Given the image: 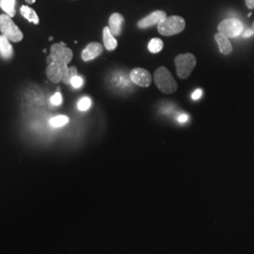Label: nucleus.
Listing matches in <instances>:
<instances>
[{"label": "nucleus", "instance_id": "1", "mask_svg": "<svg viewBox=\"0 0 254 254\" xmlns=\"http://www.w3.org/2000/svg\"><path fill=\"white\" fill-rule=\"evenodd\" d=\"M154 80L156 87L166 94H172L177 91L178 86L173 74L166 68L159 67L154 74Z\"/></svg>", "mask_w": 254, "mask_h": 254}, {"label": "nucleus", "instance_id": "2", "mask_svg": "<svg viewBox=\"0 0 254 254\" xmlns=\"http://www.w3.org/2000/svg\"><path fill=\"white\" fill-rule=\"evenodd\" d=\"M186 27V21L181 16L173 15L162 20L157 25V30L159 34L163 36H173L181 33Z\"/></svg>", "mask_w": 254, "mask_h": 254}, {"label": "nucleus", "instance_id": "3", "mask_svg": "<svg viewBox=\"0 0 254 254\" xmlns=\"http://www.w3.org/2000/svg\"><path fill=\"white\" fill-rule=\"evenodd\" d=\"M0 32L13 43H19L24 38L23 32L7 14H0Z\"/></svg>", "mask_w": 254, "mask_h": 254}, {"label": "nucleus", "instance_id": "4", "mask_svg": "<svg viewBox=\"0 0 254 254\" xmlns=\"http://www.w3.org/2000/svg\"><path fill=\"white\" fill-rule=\"evenodd\" d=\"M196 64H197V61L194 55L190 53L178 55L175 58V66H176L177 75L181 79H187L188 77H190Z\"/></svg>", "mask_w": 254, "mask_h": 254}, {"label": "nucleus", "instance_id": "5", "mask_svg": "<svg viewBox=\"0 0 254 254\" xmlns=\"http://www.w3.org/2000/svg\"><path fill=\"white\" fill-rule=\"evenodd\" d=\"M50 51L51 53L46 59V63L48 64L53 62H58L68 65L73 60V51L70 48L66 47L64 43L52 45Z\"/></svg>", "mask_w": 254, "mask_h": 254}, {"label": "nucleus", "instance_id": "6", "mask_svg": "<svg viewBox=\"0 0 254 254\" xmlns=\"http://www.w3.org/2000/svg\"><path fill=\"white\" fill-rule=\"evenodd\" d=\"M218 29L219 33L227 38H236L243 32L244 25L238 19L228 18L219 23Z\"/></svg>", "mask_w": 254, "mask_h": 254}, {"label": "nucleus", "instance_id": "7", "mask_svg": "<svg viewBox=\"0 0 254 254\" xmlns=\"http://www.w3.org/2000/svg\"><path fill=\"white\" fill-rule=\"evenodd\" d=\"M68 65L63 64V63H58V62H53L51 64H48L46 68V75L48 79L52 83H60L63 81L64 74L68 70Z\"/></svg>", "mask_w": 254, "mask_h": 254}, {"label": "nucleus", "instance_id": "8", "mask_svg": "<svg viewBox=\"0 0 254 254\" xmlns=\"http://www.w3.org/2000/svg\"><path fill=\"white\" fill-rule=\"evenodd\" d=\"M130 79L141 88H148L152 83V75L145 69L135 68L130 72Z\"/></svg>", "mask_w": 254, "mask_h": 254}, {"label": "nucleus", "instance_id": "9", "mask_svg": "<svg viewBox=\"0 0 254 254\" xmlns=\"http://www.w3.org/2000/svg\"><path fill=\"white\" fill-rule=\"evenodd\" d=\"M167 17V14L164 10H154V12L150 13L144 18L139 20L137 22V27L139 28H148V27L157 26L162 20Z\"/></svg>", "mask_w": 254, "mask_h": 254}, {"label": "nucleus", "instance_id": "10", "mask_svg": "<svg viewBox=\"0 0 254 254\" xmlns=\"http://www.w3.org/2000/svg\"><path fill=\"white\" fill-rule=\"evenodd\" d=\"M103 53V46L99 43H91L82 51L81 58L84 62H91Z\"/></svg>", "mask_w": 254, "mask_h": 254}, {"label": "nucleus", "instance_id": "11", "mask_svg": "<svg viewBox=\"0 0 254 254\" xmlns=\"http://www.w3.org/2000/svg\"><path fill=\"white\" fill-rule=\"evenodd\" d=\"M124 22H125V18L122 14H120L118 12L111 14L109 20V27L113 36H120Z\"/></svg>", "mask_w": 254, "mask_h": 254}, {"label": "nucleus", "instance_id": "12", "mask_svg": "<svg viewBox=\"0 0 254 254\" xmlns=\"http://www.w3.org/2000/svg\"><path fill=\"white\" fill-rule=\"evenodd\" d=\"M215 40L218 44V47H219V51L223 55H229L232 53L233 51V46L231 42L229 41V38L224 36L221 33H217L215 35Z\"/></svg>", "mask_w": 254, "mask_h": 254}, {"label": "nucleus", "instance_id": "13", "mask_svg": "<svg viewBox=\"0 0 254 254\" xmlns=\"http://www.w3.org/2000/svg\"><path fill=\"white\" fill-rule=\"evenodd\" d=\"M9 42L7 37L0 35V55L5 60H9L13 55V49Z\"/></svg>", "mask_w": 254, "mask_h": 254}, {"label": "nucleus", "instance_id": "14", "mask_svg": "<svg viewBox=\"0 0 254 254\" xmlns=\"http://www.w3.org/2000/svg\"><path fill=\"white\" fill-rule=\"evenodd\" d=\"M103 41H104V46L106 47L107 50L109 51H113L117 48L118 43L117 40L112 35L110 32V29L109 27H104L103 30Z\"/></svg>", "mask_w": 254, "mask_h": 254}, {"label": "nucleus", "instance_id": "15", "mask_svg": "<svg viewBox=\"0 0 254 254\" xmlns=\"http://www.w3.org/2000/svg\"><path fill=\"white\" fill-rule=\"evenodd\" d=\"M20 12H21V15L24 18L27 19L28 22L33 23L35 25H39L40 19H39V16L37 14L36 11L32 9V8H30L28 6H22L21 9H20Z\"/></svg>", "mask_w": 254, "mask_h": 254}, {"label": "nucleus", "instance_id": "16", "mask_svg": "<svg viewBox=\"0 0 254 254\" xmlns=\"http://www.w3.org/2000/svg\"><path fill=\"white\" fill-rule=\"evenodd\" d=\"M15 5V0H0V8L11 18L14 17V15L16 14Z\"/></svg>", "mask_w": 254, "mask_h": 254}, {"label": "nucleus", "instance_id": "17", "mask_svg": "<svg viewBox=\"0 0 254 254\" xmlns=\"http://www.w3.org/2000/svg\"><path fill=\"white\" fill-rule=\"evenodd\" d=\"M164 44L162 40L158 39V38H154L152 39L148 45V49L151 53L153 54H157L159 53L162 49H163Z\"/></svg>", "mask_w": 254, "mask_h": 254}, {"label": "nucleus", "instance_id": "18", "mask_svg": "<svg viewBox=\"0 0 254 254\" xmlns=\"http://www.w3.org/2000/svg\"><path fill=\"white\" fill-rule=\"evenodd\" d=\"M68 123H69V118L67 116H64V115L56 116L54 118L50 120V125L53 127H64L65 125H67Z\"/></svg>", "mask_w": 254, "mask_h": 254}, {"label": "nucleus", "instance_id": "19", "mask_svg": "<svg viewBox=\"0 0 254 254\" xmlns=\"http://www.w3.org/2000/svg\"><path fill=\"white\" fill-rule=\"evenodd\" d=\"M77 75V68L74 67V66H71L68 68L67 72L64 74V78H63V81L64 84L66 85H71V80L73 78V76Z\"/></svg>", "mask_w": 254, "mask_h": 254}, {"label": "nucleus", "instance_id": "20", "mask_svg": "<svg viewBox=\"0 0 254 254\" xmlns=\"http://www.w3.org/2000/svg\"><path fill=\"white\" fill-rule=\"evenodd\" d=\"M91 100L89 97H83L77 103V109L80 111H86L91 108Z\"/></svg>", "mask_w": 254, "mask_h": 254}, {"label": "nucleus", "instance_id": "21", "mask_svg": "<svg viewBox=\"0 0 254 254\" xmlns=\"http://www.w3.org/2000/svg\"><path fill=\"white\" fill-rule=\"evenodd\" d=\"M62 103H63V96L61 92H56L51 97V104L54 106H61Z\"/></svg>", "mask_w": 254, "mask_h": 254}, {"label": "nucleus", "instance_id": "22", "mask_svg": "<svg viewBox=\"0 0 254 254\" xmlns=\"http://www.w3.org/2000/svg\"><path fill=\"white\" fill-rule=\"evenodd\" d=\"M71 85L73 86V88H75V89L80 88L82 85H83V78L80 77V76H78V75L73 76V78H72V80H71Z\"/></svg>", "mask_w": 254, "mask_h": 254}, {"label": "nucleus", "instance_id": "23", "mask_svg": "<svg viewBox=\"0 0 254 254\" xmlns=\"http://www.w3.org/2000/svg\"><path fill=\"white\" fill-rule=\"evenodd\" d=\"M201 95H202V91H201L200 89H198V90H196V91L192 93L191 98H192L193 100H198V99H200Z\"/></svg>", "mask_w": 254, "mask_h": 254}, {"label": "nucleus", "instance_id": "24", "mask_svg": "<svg viewBox=\"0 0 254 254\" xmlns=\"http://www.w3.org/2000/svg\"><path fill=\"white\" fill-rule=\"evenodd\" d=\"M246 6L250 9H254V0H245Z\"/></svg>", "mask_w": 254, "mask_h": 254}, {"label": "nucleus", "instance_id": "25", "mask_svg": "<svg viewBox=\"0 0 254 254\" xmlns=\"http://www.w3.org/2000/svg\"><path fill=\"white\" fill-rule=\"evenodd\" d=\"M188 120H189V117H188L186 114L180 115V116H179V118H178V121H179L180 123H186Z\"/></svg>", "mask_w": 254, "mask_h": 254}, {"label": "nucleus", "instance_id": "26", "mask_svg": "<svg viewBox=\"0 0 254 254\" xmlns=\"http://www.w3.org/2000/svg\"><path fill=\"white\" fill-rule=\"evenodd\" d=\"M254 34V30H248L247 32H245L244 34H243V37H245V38H248V37L253 36Z\"/></svg>", "mask_w": 254, "mask_h": 254}, {"label": "nucleus", "instance_id": "27", "mask_svg": "<svg viewBox=\"0 0 254 254\" xmlns=\"http://www.w3.org/2000/svg\"><path fill=\"white\" fill-rule=\"evenodd\" d=\"M25 1H26L27 3H28V4H34L36 0H25Z\"/></svg>", "mask_w": 254, "mask_h": 254}, {"label": "nucleus", "instance_id": "28", "mask_svg": "<svg viewBox=\"0 0 254 254\" xmlns=\"http://www.w3.org/2000/svg\"><path fill=\"white\" fill-rule=\"evenodd\" d=\"M253 29L254 30V22L253 23Z\"/></svg>", "mask_w": 254, "mask_h": 254}]
</instances>
